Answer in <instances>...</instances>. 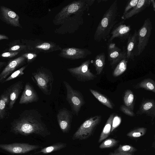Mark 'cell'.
Listing matches in <instances>:
<instances>
[{
  "label": "cell",
  "instance_id": "41",
  "mask_svg": "<svg viewBox=\"0 0 155 155\" xmlns=\"http://www.w3.org/2000/svg\"><path fill=\"white\" fill-rule=\"evenodd\" d=\"M8 37L5 35L0 34V40L3 39H8Z\"/></svg>",
  "mask_w": 155,
  "mask_h": 155
},
{
  "label": "cell",
  "instance_id": "31",
  "mask_svg": "<svg viewBox=\"0 0 155 155\" xmlns=\"http://www.w3.org/2000/svg\"><path fill=\"white\" fill-rule=\"evenodd\" d=\"M119 141L113 138H109L104 140L99 146L100 149L112 148L116 146Z\"/></svg>",
  "mask_w": 155,
  "mask_h": 155
},
{
  "label": "cell",
  "instance_id": "11",
  "mask_svg": "<svg viewBox=\"0 0 155 155\" xmlns=\"http://www.w3.org/2000/svg\"><path fill=\"white\" fill-rule=\"evenodd\" d=\"M124 23V20H122L115 25L111 31V35L108 39L107 43L112 42L113 40L117 38L122 41L127 39L131 28L130 25H127Z\"/></svg>",
  "mask_w": 155,
  "mask_h": 155
},
{
  "label": "cell",
  "instance_id": "1",
  "mask_svg": "<svg viewBox=\"0 0 155 155\" xmlns=\"http://www.w3.org/2000/svg\"><path fill=\"white\" fill-rule=\"evenodd\" d=\"M41 114L37 110H25L11 123V131L16 134L28 136L35 134L43 137L50 134L42 122Z\"/></svg>",
  "mask_w": 155,
  "mask_h": 155
},
{
  "label": "cell",
  "instance_id": "5",
  "mask_svg": "<svg viewBox=\"0 0 155 155\" xmlns=\"http://www.w3.org/2000/svg\"><path fill=\"white\" fill-rule=\"evenodd\" d=\"M102 116L97 115L92 116L84 121L73 134V140L87 139L94 133L97 127L100 124Z\"/></svg>",
  "mask_w": 155,
  "mask_h": 155
},
{
  "label": "cell",
  "instance_id": "17",
  "mask_svg": "<svg viewBox=\"0 0 155 155\" xmlns=\"http://www.w3.org/2000/svg\"><path fill=\"white\" fill-rule=\"evenodd\" d=\"M26 59L25 57L21 56L10 60L0 74V82H2L15 70L23 64Z\"/></svg>",
  "mask_w": 155,
  "mask_h": 155
},
{
  "label": "cell",
  "instance_id": "24",
  "mask_svg": "<svg viewBox=\"0 0 155 155\" xmlns=\"http://www.w3.org/2000/svg\"><path fill=\"white\" fill-rule=\"evenodd\" d=\"M105 55L104 52L100 53L95 57L93 62L96 74H100L102 72L105 64Z\"/></svg>",
  "mask_w": 155,
  "mask_h": 155
},
{
  "label": "cell",
  "instance_id": "8",
  "mask_svg": "<svg viewBox=\"0 0 155 155\" xmlns=\"http://www.w3.org/2000/svg\"><path fill=\"white\" fill-rule=\"evenodd\" d=\"M90 60L82 62L79 66L68 68V71L79 81L85 82L92 81L97 77L96 75L91 72L89 68Z\"/></svg>",
  "mask_w": 155,
  "mask_h": 155
},
{
  "label": "cell",
  "instance_id": "10",
  "mask_svg": "<svg viewBox=\"0 0 155 155\" xmlns=\"http://www.w3.org/2000/svg\"><path fill=\"white\" fill-rule=\"evenodd\" d=\"M107 51L108 60L112 67L115 66L126 56L125 47H124L121 50L112 42L107 43Z\"/></svg>",
  "mask_w": 155,
  "mask_h": 155
},
{
  "label": "cell",
  "instance_id": "40",
  "mask_svg": "<svg viewBox=\"0 0 155 155\" xmlns=\"http://www.w3.org/2000/svg\"><path fill=\"white\" fill-rule=\"evenodd\" d=\"M108 155H134V153H127L120 152L114 151L110 153Z\"/></svg>",
  "mask_w": 155,
  "mask_h": 155
},
{
  "label": "cell",
  "instance_id": "38",
  "mask_svg": "<svg viewBox=\"0 0 155 155\" xmlns=\"http://www.w3.org/2000/svg\"><path fill=\"white\" fill-rule=\"evenodd\" d=\"M19 53L18 51L5 52L1 55V56L4 58H11L16 56Z\"/></svg>",
  "mask_w": 155,
  "mask_h": 155
},
{
  "label": "cell",
  "instance_id": "39",
  "mask_svg": "<svg viewBox=\"0 0 155 155\" xmlns=\"http://www.w3.org/2000/svg\"><path fill=\"white\" fill-rule=\"evenodd\" d=\"M26 47L25 45H16L12 47L9 49L10 52L16 51H15L21 50Z\"/></svg>",
  "mask_w": 155,
  "mask_h": 155
},
{
  "label": "cell",
  "instance_id": "25",
  "mask_svg": "<svg viewBox=\"0 0 155 155\" xmlns=\"http://www.w3.org/2000/svg\"><path fill=\"white\" fill-rule=\"evenodd\" d=\"M115 116L114 113L110 114L107 120L104 127L99 137L98 142L100 143L107 138L110 135L112 127V123Z\"/></svg>",
  "mask_w": 155,
  "mask_h": 155
},
{
  "label": "cell",
  "instance_id": "7",
  "mask_svg": "<svg viewBox=\"0 0 155 155\" xmlns=\"http://www.w3.org/2000/svg\"><path fill=\"white\" fill-rule=\"evenodd\" d=\"M152 25L150 19L145 20L143 25L137 31V43L136 56H139L147 46L150 36Z\"/></svg>",
  "mask_w": 155,
  "mask_h": 155
},
{
  "label": "cell",
  "instance_id": "9",
  "mask_svg": "<svg viewBox=\"0 0 155 155\" xmlns=\"http://www.w3.org/2000/svg\"><path fill=\"white\" fill-rule=\"evenodd\" d=\"M40 147L38 145L28 143H14L9 144H0V148L9 153L22 154L37 149Z\"/></svg>",
  "mask_w": 155,
  "mask_h": 155
},
{
  "label": "cell",
  "instance_id": "32",
  "mask_svg": "<svg viewBox=\"0 0 155 155\" xmlns=\"http://www.w3.org/2000/svg\"><path fill=\"white\" fill-rule=\"evenodd\" d=\"M27 65H25L13 72L9 76L4 80L2 83L6 82L14 79L19 77L24 74V71L27 68Z\"/></svg>",
  "mask_w": 155,
  "mask_h": 155
},
{
  "label": "cell",
  "instance_id": "15",
  "mask_svg": "<svg viewBox=\"0 0 155 155\" xmlns=\"http://www.w3.org/2000/svg\"><path fill=\"white\" fill-rule=\"evenodd\" d=\"M32 49L35 53H48L61 50V47L56 44L50 41H45L36 39L33 41Z\"/></svg>",
  "mask_w": 155,
  "mask_h": 155
},
{
  "label": "cell",
  "instance_id": "2",
  "mask_svg": "<svg viewBox=\"0 0 155 155\" xmlns=\"http://www.w3.org/2000/svg\"><path fill=\"white\" fill-rule=\"evenodd\" d=\"M118 14L117 1L115 0L106 11L97 27L94 35L97 42L109 39L110 32L118 21Z\"/></svg>",
  "mask_w": 155,
  "mask_h": 155
},
{
  "label": "cell",
  "instance_id": "12",
  "mask_svg": "<svg viewBox=\"0 0 155 155\" xmlns=\"http://www.w3.org/2000/svg\"><path fill=\"white\" fill-rule=\"evenodd\" d=\"M91 54V52L87 49L69 47L61 49L59 56L73 60L84 58Z\"/></svg>",
  "mask_w": 155,
  "mask_h": 155
},
{
  "label": "cell",
  "instance_id": "42",
  "mask_svg": "<svg viewBox=\"0 0 155 155\" xmlns=\"http://www.w3.org/2000/svg\"><path fill=\"white\" fill-rule=\"evenodd\" d=\"M151 3L152 5L153 11H155V2L154 0H150Z\"/></svg>",
  "mask_w": 155,
  "mask_h": 155
},
{
  "label": "cell",
  "instance_id": "23",
  "mask_svg": "<svg viewBox=\"0 0 155 155\" xmlns=\"http://www.w3.org/2000/svg\"><path fill=\"white\" fill-rule=\"evenodd\" d=\"M134 89L142 88L155 93V82L150 78H145L133 86Z\"/></svg>",
  "mask_w": 155,
  "mask_h": 155
},
{
  "label": "cell",
  "instance_id": "43",
  "mask_svg": "<svg viewBox=\"0 0 155 155\" xmlns=\"http://www.w3.org/2000/svg\"><path fill=\"white\" fill-rule=\"evenodd\" d=\"M6 64V62H5L0 61V70Z\"/></svg>",
  "mask_w": 155,
  "mask_h": 155
},
{
  "label": "cell",
  "instance_id": "27",
  "mask_svg": "<svg viewBox=\"0 0 155 155\" xmlns=\"http://www.w3.org/2000/svg\"><path fill=\"white\" fill-rule=\"evenodd\" d=\"M128 61L126 56L118 63L113 73L114 77H117L122 74L126 71Z\"/></svg>",
  "mask_w": 155,
  "mask_h": 155
},
{
  "label": "cell",
  "instance_id": "36",
  "mask_svg": "<svg viewBox=\"0 0 155 155\" xmlns=\"http://www.w3.org/2000/svg\"><path fill=\"white\" fill-rule=\"evenodd\" d=\"M27 59V62L30 63L34 61L37 56V54L35 53H27L21 55Z\"/></svg>",
  "mask_w": 155,
  "mask_h": 155
},
{
  "label": "cell",
  "instance_id": "33",
  "mask_svg": "<svg viewBox=\"0 0 155 155\" xmlns=\"http://www.w3.org/2000/svg\"><path fill=\"white\" fill-rule=\"evenodd\" d=\"M137 149L133 146L128 145H120L114 151L120 152L127 153H134Z\"/></svg>",
  "mask_w": 155,
  "mask_h": 155
},
{
  "label": "cell",
  "instance_id": "19",
  "mask_svg": "<svg viewBox=\"0 0 155 155\" xmlns=\"http://www.w3.org/2000/svg\"><path fill=\"white\" fill-rule=\"evenodd\" d=\"M126 50V57L128 61L134 60V58L137 54V31L135 30L133 33H130L127 39Z\"/></svg>",
  "mask_w": 155,
  "mask_h": 155
},
{
  "label": "cell",
  "instance_id": "13",
  "mask_svg": "<svg viewBox=\"0 0 155 155\" xmlns=\"http://www.w3.org/2000/svg\"><path fill=\"white\" fill-rule=\"evenodd\" d=\"M73 115L72 112L65 108L58 110L57 115V120L63 133H68L71 130Z\"/></svg>",
  "mask_w": 155,
  "mask_h": 155
},
{
  "label": "cell",
  "instance_id": "22",
  "mask_svg": "<svg viewBox=\"0 0 155 155\" xmlns=\"http://www.w3.org/2000/svg\"><path fill=\"white\" fill-rule=\"evenodd\" d=\"M89 91L103 105L110 109L114 108V104L107 96L95 90L90 89Z\"/></svg>",
  "mask_w": 155,
  "mask_h": 155
},
{
  "label": "cell",
  "instance_id": "18",
  "mask_svg": "<svg viewBox=\"0 0 155 155\" xmlns=\"http://www.w3.org/2000/svg\"><path fill=\"white\" fill-rule=\"evenodd\" d=\"M137 115L145 114L152 118V121L155 117V101L153 99H146L143 100L136 113Z\"/></svg>",
  "mask_w": 155,
  "mask_h": 155
},
{
  "label": "cell",
  "instance_id": "35",
  "mask_svg": "<svg viewBox=\"0 0 155 155\" xmlns=\"http://www.w3.org/2000/svg\"><path fill=\"white\" fill-rule=\"evenodd\" d=\"M120 109L123 113L127 116L130 117H134L136 115L133 111L131 110L124 105H121L120 107Z\"/></svg>",
  "mask_w": 155,
  "mask_h": 155
},
{
  "label": "cell",
  "instance_id": "29",
  "mask_svg": "<svg viewBox=\"0 0 155 155\" xmlns=\"http://www.w3.org/2000/svg\"><path fill=\"white\" fill-rule=\"evenodd\" d=\"M9 101V93L7 91L3 94L0 98V119H2L4 117L6 106Z\"/></svg>",
  "mask_w": 155,
  "mask_h": 155
},
{
  "label": "cell",
  "instance_id": "21",
  "mask_svg": "<svg viewBox=\"0 0 155 155\" xmlns=\"http://www.w3.org/2000/svg\"><path fill=\"white\" fill-rule=\"evenodd\" d=\"M150 0H139L136 5L121 16L122 20L129 19L144 10L151 5Z\"/></svg>",
  "mask_w": 155,
  "mask_h": 155
},
{
  "label": "cell",
  "instance_id": "14",
  "mask_svg": "<svg viewBox=\"0 0 155 155\" xmlns=\"http://www.w3.org/2000/svg\"><path fill=\"white\" fill-rule=\"evenodd\" d=\"M0 19L12 26L22 28L20 23L18 15L7 7L2 5L0 6Z\"/></svg>",
  "mask_w": 155,
  "mask_h": 155
},
{
  "label": "cell",
  "instance_id": "30",
  "mask_svg": "<svg viewBox=\"0 0 155 155\" xmlns=\"http://www.w3.org/2000/svg\"><path fill=\"white\" fill-rule=\"evenodd\" d=\"M147 128L144 127H140L134 129L127 134V136L134 138H138L144 135L146 133Z\"/></svg>",
  "mask_w": 155,
  "mask_h": 155
},
{
  "label": "cell",
  "instance_id": "34",
  "mask_svg": "<svg viewBox=\"0 0 155 155\" xmlns=\"http://www.w3.org/2000/svg\"><path fill=\"white\" fill-rule=\"evenodd\" d=\"M139 0H132L128 1L124 9L123 15H124L135 6Z\"/></svg>",
  "mask_w": 155,
  "mask_h": 155
},
{
  "label": "cell",
  "instance_id": "20",
  "mask_svg": "<svg viewBox=\"0 0 155 155\" xmlns=\"http://www.w3.org/2000/svg\"><path fill=\"white\" fill-rule=\"evenodd\" d=\"M23 87V82L18 81L13 84L8 90L9 93V108H12Z\"/></svg>",
  "mask_w": 155,
  "mask_h": 155
},
{
  "label": "cell",
  "instance_id": "28",
  "mask_svg": "<svg viewBox=\"0 0 155 155\" xmlns=\"http://www.w3.org/2000/svg\"><path fill=\"white\" fill-rule=\"evenodd\" d=\"M67 144L65 143L59 142L45 147L40 151L36 152L35 153H42L44 154H47L59 150L66 147Z\"/></svg>",
  "mask_w": 155,
  "mask_h": 155
},
{
  "label": "cell",
  "instance_id": "37",
  "mask_svg": "<svg viewBox=\"0 0 155 155\" xmlns=\"http://www.w3.org/2000/svg\"><path fill=\"white\" fill-rule=\"evenodd\" d=\"M121 119L120 118L118 117H114L112 123L111 132H113L119 125Z\"/></svg>",
  "mask_w": 155,
  "mask_h": 155
},
{
  "label": "cell",
  "instance_id": "3",
  "mask_svg": "<svg viewBox=\"0 0 155 155\" xmlns=\"http://www.w3.org/2000/svg\"><path fill=\"white\" fill-rule=\"evenodd\" d=\"M94 0H79L73 1L64 7L55 16L53 22L55 25L63 24L71 16L83 15L87 11Z\"/></svg>",
  "mask_w": 155,
  "mask_h": 155
},
{
  "label": "cell",
  "instance_id": "26",
  "mask_svg": "<svg viewBox=\"0 0 155 155\" xmlns=\"http://www.w3.org/2000/svg\"><path fill=\"white\" fill-rule=\"evenodd\" d=\"M123 101L124 105L133 111L135 104L134 96L131 90L128 89L125 91Z\"/></svg>",
  "mask_w": 155,
  "mask_h": 155
},
{
  "label": "cell",
  "instance_id": "4",
  "mask_svg": "<svg viewBox=\"0 0 155 155\" xmlns=\"http://www.w3.org/2000/svg\"><path fill=\"white\" fill-rule=\"evenodd\" d=\"M32 75L34 81L41 91L46 95H50L54 81L51 71L46 68L41 67L33 73Z\"/></svg>",
  "mask_w": 155,
  "mask_h": 155
},
{
  "label": "cell",
  "instance_id": "6",
  "mask_svg": "<svg viewBox=\"0 0 155 155\" xmlns=\"http://www.w3.org/2000/svg\"><path fill=\"white\" fill-rule=\"evenodd\" d=\"M66 90V99L70 105L73 115L78 116L85 104L84 97L79 91L73 88L66 81H63Z\"/></svg>",
  "mask_w": 155,
  "mask_h": 155
},
{
  "label": "cell",
  "instance_id": "16",
  "mask_svg": "<svg viewBox=\"0 0 155 155\" xmlns=\"http://www.w3.org/2000/svg\"><path fill=\"white\" fill-rule=\"evenodd\" d=\"M39 99L38 94L33 87L29 83H27L25 85L19 100V104H27L37 102Z\"/></svg>",
  "mask_w": 155,
  "mask_h": 155
}]
</instances>
